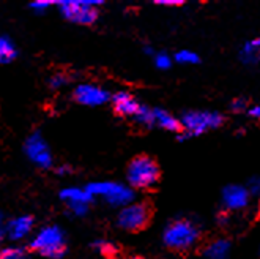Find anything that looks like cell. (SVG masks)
I'll list each match as a JSON object with an SVG mask.
<instances>
[{
    "label": "cell",
    "instance_id": "5bb4252c",
    "mask_svg": "<svg viewBox=\"0 0 260 259\" xmlns=\"http://www.w3.org/2000/svg\"><path fill=\"white\" fill-rule=\"evenodd\" d=\"M175 60L183 65H196V64L201 62V57L189 49H181L175 54Z\"/></svg>",
    "mask_w": 260,
    "mask_h": 259
},
{
    "label": "cell",
    "instance_id": "44dd1931",
    "mask_svg": "<svg viewBox=\"0 0 260 259\" xmlns=\"http://www.w3.org/2000/svg\"><path fill=\"white\" fill-rule=\"evenodd\" d=\"M248 114H249L252 119H257V120H260V103H257V104L251 106L249 111H248Z\"/></svg>",
    "mask_w": 260,
    "mask_h": 259
},
{
    "label": "cell",
    "instance_id": "8fae6325",
    "mask_svg": "<svg viewBox=\"0 0 260 259\" xmlns=\"http://www.w3.org/2000/svg\"><path fill=\"white\" fill-rule=\"evenodd\" d=\"M153 114H155V125L167 130V131H172V133H180L181 131V124H180V119L174 117L171 112H167L164 109H153Z\"/></svg>",
    "mask_w": 260,
    "mask_h": 259
},
{
    "label": "cell",
    "instance_id": "2e32d148",
    "mask_svg": "<svg viewBox=\"0 0 260 259\" xmlns=\"http://www.w3.org/2000/svg\"><path fill=\"white\" fill-rule=\"evenodd\" d=\"M0 259H28V253L21 248H5L0 251Z\"/></svg>",
    "mask_w": 260,
    "mask_h": 259
},
{
    "label": "cell",
    "instance_id": "9c48e42d",
    "mask_svg": "<svg viewBox=\"0 0 260 259\" xmlns=\"http://www.w3.org/2000/svg\"><path fill=\"white\" fill-rule=\"evenodd\" d=\"M109 95L104 92V90L93 87V85H81L78 90L74 92V100L79 101L82 104H101L104 101H108Z\"/></svg>",
    "mask_w": 260,
    "mask_h": 259
},
{
    "label": "cell",
    "instance_id": "3957f363",
    "mask_svg": "<svg viewBox=\"0 0 260 259\" xmlns=\"http://www.w3.org/2000/svg\"><path fill=\"white\" fill-rule=\"evenodd\" d=\"M153 217V207L148 201H137L126 204L120 210L117 224L126 233H141L150 224Z\"/></svg>",
    "mask_w": 260,
    "mask_h": 259
},
{
    "label": "cell",
    "instance_id": "7a4b0ae2",
    "mask_svg": "<svg viewBox=\"0 0 260 259\" xmlns=\"http://www.w3.org/2000/svg\"><path fill=\"white\" fill-rule=\"evenodd\" d=\"M126 179L131 188L148 190L155 187L161 179L159 164L148 155H136L126 167Z\"/></svg>",
    "mask_w": 260,
    "mask_h": 259
},
{
    "label": "cell",
    "instance_id": "4fadbf2b",
    "mask_svg": "<svg viewBox=\"0 0 260 259\" xmlns=\"http://www.w3.org/2000/svg\"><path fill=\"white\" fill-rule=\"evenodd\" d=\"M136 122L145 128L155 127V114H153V109L147 108V106H141L139 112L136 114Z\"/></svg>",
    "mask_w": 260,
    "mask_h": 259
},
{
    "label": "cell",
    "instance_id": "30bf717a",
    "mask_svg": "<svg viewBox=\"0 0 260 259\" xmlns=\"http://www.w3.org/2000/svg\"><path fill=\"white\" fill-rule=\"evenodd\" d=\"M231 253V242L227 239H216L204 248L205 259H227Z\"/></svg>",
    "mask_w": 260,
    "mask_h": 259
},
{
    "label": "cell",
    "instance_id": "ba28073f",
    "mask_svg": "<svg viewBox=\"0 0 260 259\" xmlns=\"http://www.w3.org/2000/svg\"><path fill=\"white\" fill-rule=\"evenodd\" d=\"M141 106L142 104L128 92H118L112 97V109L118 117H136Z\"/></svg>",
    "mask_w": 260,
    "mask_h": 259
},
{
    "label": "cell",
    "instance_id": "9a60e30c",
    "mask_svg": "<svg viewBox=\"0 0 260 259\" xmlns=\"http://www.w3.org/2000/svg\"><path fill=\"white\" fill-rule=\"evenodd\" d=\"M14 55H16V52H14L10 41L5 38H0V64L11 62V60L14 59Z\"/></svg>",
    "mask_w": 260,
    "mask_h": 259
},
{
    "label": "cell",
    "instance_id": "ac0fdd59",
    "mask_svg": "<svg viewBox=\"0 0 260 259\" xmlns=\"http://www.w3.org/2000/svg\"><path fill=\"white\" fill-rule=\"evenodd\" d=\"M246 188L251 196H260V177H251Z\"/></svg>",
    "mask_w": 260,
    "mask_h": 259
},
{
    "label": "cell",
    "instance_id": "8992f818",
    "mask_svg": "<svg viewBox=\"0 0 260 259\" xmlns=\"http://www.w3.org/2000/svg\"><path fill=\"white\" fill-rule=\"evenodd\" d=\"M93 5H100V2L91 4V2H62L60 4V8H62L63 16L79 25H91L95 24L100 11L96 7Z\"/></svg>",
    "mask_w": 260,
    "mask_h": 259
},
{
    "label": "cell",
    "instance_id": "6da1fadb",
    "mask_svg": "<svg viewBox=\"0 0 260 259\" xmlns=\"http://www.w3.org/2000/svg\"><path fill=\"white\" fill-rule=\"evenodd\" d=\"M201 239V227L197 223L188 218L172 220L164 227L162 242L164 245L177 253H186L196 247V243Z\"/></svg>",
    "mask_w": 260,
    "mask_h": 259
},
{
    "label": "cell",
    "instance_id": "7402d4cb",
    "mask_svg": "<svg viewBox=\"0 0 260 259\" xmlns=\"http://www.w3.org/2000/svg\"><path fill=\"white\" fill-rule=\"evenodd\" d=\"M129 259H142V257H139V256H136V257H129Z\"/></svg>",
    "mask_w": 260,
    "mask_h": 259
},
{
    "label": "cell",
    "instance_id": "277c9868",
    "mask_svg": "<svg viewBox=\"0 0 260 259\" xmlns=\"http://www.w3.org/2000/svg\"><path fill=\"white\" fill-rule=\"evenodd\" d=\"M181 130L189 138L201 136L208 130H216L224 124V116L218 111H186L180 119Z\"/></svg>",
    "mask_w": 260,
    "mask_h": 259
},
{
    "label": "cell",
    "instance_id": "5b68a950",
    "mask_svg": "<svg viewBox=\"0 0 260 259\" xmlns=\"http://www.w3.org/2000/svg\"><path fill=\"white\" fill-rule=\"evenodd\" d=\"M27 253H38L46 257L58 259L67 253V243L57 229H44L30 245L25 248Z\"/></svg>",
    "mask_w": 260,
    "mask_h": 259
},
{
    "label": "cell",
    "instance_id": "7c38bea8",
    "mask_svg": "<svg viewBox=\"0 0 260 259\" xmlns=\"http://www.w3.org/2000/svg\"><path fill=\"white\" fill-rule=\"evenodd\" d=\"M240 59L241 62L252 65L260 62V38H254L248 41L240 51Z\"/></svg>",
    "mask_w": 260,
    "mask_h": 259
},
{
    "label": "cell",
    "instance_id": "ffe728a7",
    "mask_svg": "<svg viewBox=\"0 0 260 259\" xmlns=\"http://www.w3.org/2000/svg\"><path fill=\"white\" fill-rule=\"evenodd\" d=\"M155 4L161 7H180L183 5V0H156Z\"/></svg>",
    "mask_w": 260,
    "mask_h": 259
},
{
    "label": "cell",
    "instance_id": "e0dca14e",
    "mask_svg": "<svg viewBox=\"0 0 260 259\" xmlns=\"http://www.w3.org/2000/svg\"><path fill=\"white\" fill-rule=\"evenodd\" d=\"M155 64H156V67L159 70H169L171 65H172V59H171V55H167L166 52H161V54H156Z\"/></svg>",
    "mask_w": 260,
    "mask_h": 259
},
{
    "label": "cell",
    "instance_id": "d6986e66",
    "mask_svg": "<svg viewBox=\"0 0 260 259\" xmlns=\"http://www.w3.org/2000/svg\"><path fill=\"white\" fill-rule=\"evenodd\" d=\"M231 109L234 112H243V111H246L248 109V101L244 100V98H235L232 103H231Z\"/></svg>",
    "mask_w": 260,
    "mask_h": 259
},
{
    "label": "cell",
    "instance_id": "52a82bcc",
    "mask_svg": "<svg viewBox=\"0 0 260 259\" xmlns=\"http://www.w3.org/2000/svg\"><path fill=\"white\" fill-rule=\"evenodd\" d=\"M249 191L246 187L243 185H227L222 190V204L229 210H241L248 206L249 203Z\"/></svg>",
    "mask_w": 260,
    "mask_h": 259
}]
</instances>
